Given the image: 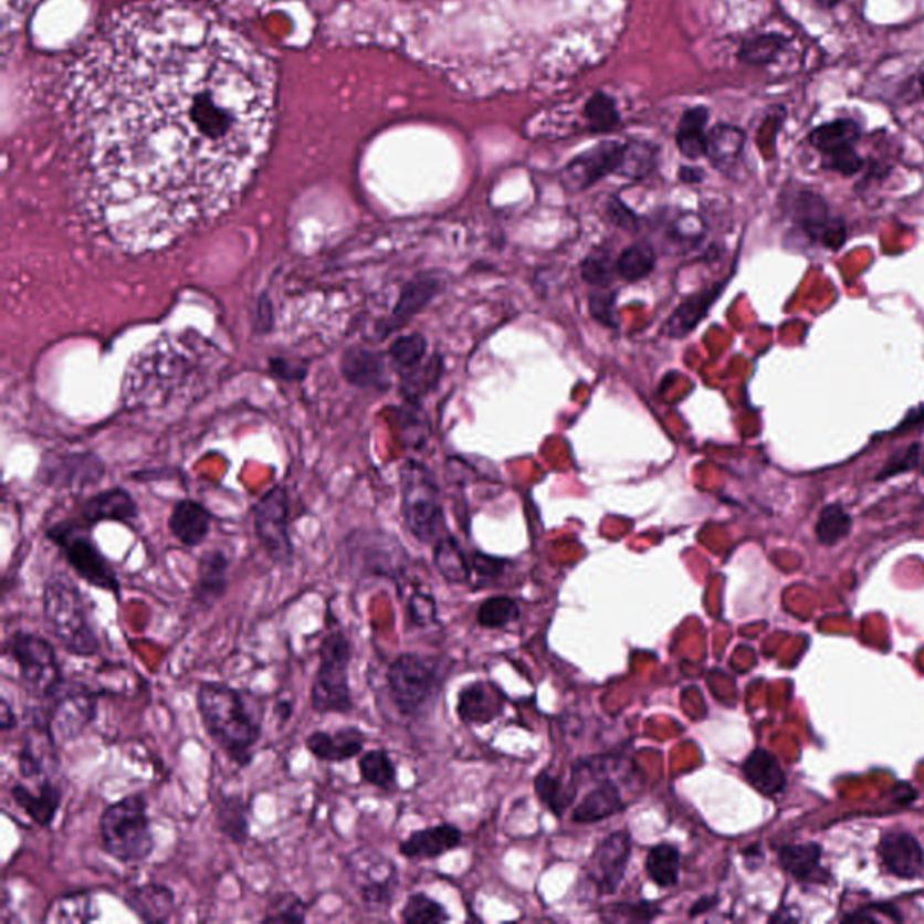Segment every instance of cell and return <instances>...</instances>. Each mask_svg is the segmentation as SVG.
<instances>
[{"mask_svg":"<svg viewBox=\"0 0 924 924\" xmlns=\"http://www.w3.org/2000/svg\"><path fill=\"white\" fill-rule=\"evenodd\" d=\"M279 712H281V721H287L291 717V713H293V704L287 703V701L279 704Z\"/></svg>","mask_w":924,"mask_h":924,"instance_id":"59","label":"cell"},{"mask_svg":"<svg viewBox=\"0 0 924 924\" xmlns=\"http://www.w3.org/2000/svg\"><path fill=\"white\" fill-rule=\"evenodd\" d=\"M728 281L717 282L706 290L697 291L695 295L686 296L664 325V335L675 339L689 336L701 324L704 316L708 315V311L718 301Z\"/></svg>","mask_w":924,"mask_h":924,"instance_id":"23","label":"cell"},{"mask_svg":"<svg viewBox=\"0 0 924 924\" xmlns=\"http://www.w3.org/2000/svg\"><path fill=\"white\" fill-rule=\"evenodd\" d=\"M647 875L661 889H670L679 883L681 872V852L672 843H659L647 855Z\"/></svg>","mask_w":924,"mask_h":924,"instance_id":"33","label":"cell"},{"mask_svg":"<svg viewBox=\"0 0 924 924\" xmlns=\"http://www.w3.org/2000/svg\"><path fill=\"white\" fill-rule=\"evenodd\" d=\"M715 903H717V900H713V897H703V900H699L697 903L690 909V917H697L699 914L708 912Z\"/></svg>","mask_w":924,"mask_h":924,"instance_id":"57","label":"cell"},{"mask_svg":"<svg viewBox=\"0 0 924 924\" xmlns=\"http://www.w3.org/2000/svg\"><path fill=\"white\" fill-rule=\"evenodd\" d=\"M817 4L823 6V8H834L840 0H815Z\"/></svg>","mask_w":924,"mask_h":924,"instance_id":"60","label":"cell"},{"mask_svg":"<svg viewBox=\"0 0 924 924\" xmlns=\"http://www.w3.org/2000/svg\"><path fill=\"white\" fill-rule=\"evenodd\" d=\"M125 905L143 923L161 924L172 920L176 912V894L170 886L159 881H148L133 886L124 895Z\"/></svg>","mask_w":924,"mask_h":924,"instance_id":"20","label":"cell"},{"mask_svg":"<svg viewBox=\"0 0 924 924\" xmlns=\"http://www.w3.org/2000/svg\"><path fill=\"white\" fill-rule=\"evenodd\" d=\"M502 704L498 693L493 692L486 683H473L462 690L459 695V717L468 724H487L501 713Z\"/></svg>","mask_w":924,"mask_h":924,"instance_id":"29","label":"cell"},{"mask_svg":"<svg viewBox=\"0 0 924 924\" xmlns=\"http://www.w3.org/2000/svg\"><path fill=\"white\" fill-rule=\"evenodd\" d=\"M48 536L62 549L65 560L82 580L87 581L91 587L107 590L119 598L122 584H119L116 570L84 529L71 526V524H62L51 529Z\"/></svg>","mask_w":924,"mask_h":924,"instance_id":"10","label":"cell"},{"mask_svg":"<svg viewBox=\"0 0 924 924\" xmlns=\"http://www.w3.org/2000/svg\"><path fill=\"white\" fill-rule=\"evenodd\" d=\"M461 841L462 834L458 827L443 823V826L413 831L407 840L399 843V854L409 860H432V858L443 855L444 852L458 849Z\"/></svg>","mask_w":924,"mask_h":924,"instance_id":"24","label":"cell"},{"mask_svg":"<svg viewBox=\"0 0 924 924\" xmlns=\"http://www.w3.org/2000/svg\"><path fill=\"white\" fill-rule=\"evenodd\" d=\"M706 124H708L706 108L693 107L689 113H684L679 124L678 136H675L679 153L683 154L684 158L699 159L706 156V145H708Z\"/></svg>","mask_w":924,"mask_h":924,"instance_id":"31","label":"cell"},{"mask_svg":"<svg viewBox=\"0 0 924 924\" xmlns=\"http://www.w3.org/2000/svg\"><path fill=\"white\" fill-rule=\"evenodd\" d=\"M921 90H923V94H924V73H923V76H921Z\"/></svg>","mask_w":924,"mask_h":924,"instance_id":"61","label":"cell"},{"mask_svg":"<svg viewBox=\"0 0 924 924\" xmlns=\"http://www.w3.org/2000/svg\"><path fill=\"white\" fill-rule=\"evenodd\" d=\"M618 275L616 270V262L610 261L609 255L605 253H592L587 256L586 261L581 262V276L584 281L592 285H600V287H609Z\"/></svg>","mask_w":924,"mask_h":924,"instance_id":"48","label":"cell"},{"mask_svg":"<svg viewBox=\"0 0 924 924\" xmlns=\"http://www.w3.org/2000/svg\"><path fill=\"white\" fill-rule=\"evenodd\" d=\"M99 843L113 860L133 865L153 855L156 838L143 792H133L105 807L98 821Z\"/></svg>","mask_w":924,"mask_h":924,"instance_id":"4","label":"cell"},{"mask_svg":"<svg viewBox=\"0 0 924 924\" xmlns=\"http://www.w3.org/2000/svg\"><path fill=\"white\" fill-rule=\"evenodd\" d=\"M424 350H427V342L423 336H405L392 345V358L399 367L412 369L413 365H418L423 358Z\"/></svg>","mask_w":924,"mask_h":924,"instance_id":"49","label":"cell"},{"mask_svg":"<svg viewBox=\"0 0 924 924\" xmlns=\"http://www.w3.org/2000/svg\"><path fill=\"white\" fill-rule=\"evenodd\" d=\"M98 914L94 912V901L91 894H67L54 901L50 914L45 920L56 923H91Z\"/></svg>","mask_w":924,"mask_h":924,"instance_id":"38","label":"cell"},{"mask_svg":"<svg viewBox=\"0 0 924 924\" xmlns=\"http://www.w3.org/2000/svg\"><path fill=\"white\" fill-rule=\"evenodd\" d=\"M197 712L208 737L237 767H248L261 743L262 723L251 713L241 690L221 681L197 686Z\"/></svg>","mask_w":924,"mask_h":924,"instance_id":"2","label":"cell"},{"mask_svg":"<svg viewBox=\"0 0 924 924\" xmlns=\"http://www.w3.org/2000/svg\"><path fill=\"white\" fill-rule=\"evenodd\" d=\"M17 724H19V718H17L15 710H13L8 699L2 697V701H0V729H2V733H10L11 729H15Z\"/></svg>","mask_w":924,"mask_h":924,"instance_id":"55","label":"cell"},{"mask_svg":"<svg viewBox=\"0 0 924 924\" xmlns=\"http://www.w3.org/2000/svg\"><path fill=\"white\" fill-rule=\"evenodd\" d=\"M353 643L338 624L330 627L318 644V669L311 684V708L321 715H347L355 710L349 666Z\"/></svg>","mask_w":924,"mask_h":924,"instance_id":"5","label":"cell"},{"mask_svg":"<svg viewBox=\"0 0 924 924\" xmlns=\"http://www.w3.org/2000/svg\"><path fill=\"white\" fill-rule=\"evenodd\" d=\"M787 212L791 216L795 227L829 250H840L846 242V222L834 217L827 207L826 199L811 190H797L789 197Z\"/></svg>","mask_w":924,"mask_h":924,"instance_id":"13","label":"cell"},{"mask_svg":"<svg viewBox=\"0 0 924 924\" xmlns=\"http://www.w3.org/2000/svg\"><path fill=\"white\" fill-rule=\"evenodd\" d=\"M623 150L621 143L603 141L581 153L561 170V187L569 193L584 192L610 174H618Z\"/></svg>","mask_w":924,"mask_h":924,"instance_id":"15","label":"cell"},{"mask_svg":"<svg viewBox=\"0 0 924 924\" xmlns=\"http://www.w3.org/2000/svg\"><path fill=\"white\" fill-rule=\"evenodd\" d=\"M821 849L817 843H804V846H784L778 852V861L787 874L800 881L811 880L821 874L820 869Z\"/></svg>","mask_w":924,"mask_h":924,"instance_id":"35","label":"cell"},{"mask_svg":"<svg viewBox=\"0 0 924 924\" xmlns=\"http://www.w3.org/2000/svg\"><path fill=\"white\" fill-rule=\"evenodd\" d=\"M433 561H435V567L443 575L444 580L452 581V584H464L470 578V567H468L466 558L459 549L458 542L448 538V536L435 544Z\"/></svg>","mask_w":924,"mask_h":924,"instance_id":"39","label":"cell"},{"mask_svg":"<svg viewBox=\"0 0 924 924\" xmlns=\"http://www.w3.org/2000/svg\"><path fill=\"white\" fill-rule=\"evenodd\" d=\"M367 735L356 726H344L335 732L316 729L305 738L307 752L325 764L349 763L364 752Z\"/></svg>","mask_w":924,"mask_h":924,"instance_id":"18","label":"cell"},{"mask_svg":"<svg viewBox=\"0 0 924 924\" xmlns=\"http://www.w3.org/2000/svg\"><path fill=\"white\" fill-rule=\"evenodd\" d=\"M612 914L618 915L621 921H638V923H647V921L654 920L655 915L659 914V906L652 905V903H636V905H629V903H621V905L612 906Z\"/></svg>","mask_w":924,"mask_h":924,"instance_id":"53","label":"cell"},{"mask_svg":"<svg viewBox=\"0 0 924 924\" xmlns=\"http://www.w3.org/2000/svg\"><path fill=\"white\" fill-rule=\"evenodd\" d=\"M681 179L684 182H699L703 179V172L695 170V168H681Z\"/></svg>","mask_w":924,"mask_h":924,"instance_id":"58","label":"cell"},{"mask_svg":"<svg viewBox=\"0 0 924 924\" xmlns=\"http://www.w3.org/2000/svg\"><path fill=\"white\" fill-rule=\"evenodd\" d=\"M56 744L59 741L48 728L42 715L36 712L31 721L30 732L25 733L19 755H17L20 777L30 783L40 784L59 771L60 757Z\"/></svg>","mask_w":924,"mask_h":924,"instance_id":"16","label":"cell"},{"mask_svg":"<svg viewBox=\"0 0 924 924\" xmlns=\"http://www.w3.org/2000/svg\"><path fill=\"white\" fill-rule=\"evenodd\" d=\"M746 134L735 125L721 124L708 133L706 158L721 172H732L743 158Z\"/></svg>","mask_w":924,"mask_h":924,"instance_id":"28","label":"cell"},{"mask_svg":"<svg viewBox=\"0 0 924 924\" xmlns=\"http://www.w3.org/2000/svg\"><path fill=\"white\" fill-rule=\"evenodd\" d=\"M387 686L398 712L416 717L438 692V666L423 655H398L387 670Z\"/></svg>","mask_w":924,"mask_h":924,"instance_id":"9","label":"cell"},{"mask_svg":"<svg viewBox=\"0 0 924 924\" xmlns=\"http://www.w3.org/2000/svg\"><path fill=\"white\" fill-rule=\"evenodd\" d=\"M275 99L264 54L210 11L154 0L114 13L64 82L91 224L139 253L219 219L266 158Z\"/></svg>","mask_w":924,"mask_h":924,"instance_id":"1","label":"cell"},{"mask_svg":"<svg viewBox=\"0 0 924 924\" xmlns=\"http://www.w3.org/2000/svg\"><path fill=\"white\" fill-rule=\"evenodd\" d=\"M255 529L259 542L271 560L281 566L293 561V542L287 529V506L284 495L271 493L259 504L255 516Z\"/></svg>","mask_w":924,"mask_h":924,"instance_id":"17","label":"cell"},{"mask_svg":"<svg viewBox=\"0 0 924 924\" xmlns=\"http://www.w3.org/2000/svg\"><path fill=\"white\" fill-rule=\"evenodd\" d=\"M85 516L93 524L102 521L128 522L136 516V506H134L133 498L125 493H104L87 504Z\"/></svg>","mask_w":924,"mask_h":924,"instance_id":"37","label":"cell"},{"mask_svg":"<svg viewBox=\"0 0 924 924\" xmlns=\"http://www.w3.org/2000/svg\"><path fill=\"white\" fill-rule=\"evenodd\" d=\"M99 693L91 690L87 684L78 681H67L51 695L42 712L48 728L59 743H71L82 737L98 715Z\"/></svg>","mask_w":924,"mask_h":924,"instance_id":"8","label":"cell"},{"mask_svg":"<svg viewBox=\"0 0 924 924\" xmlns=\"http://www.w3.org/2000/svg\"><path fill=\"white\" fill-rule=\"evenodd\" d=\"M42 610L54 638L74 658L99 654V638L91 620L87 601L80 587L65 575H53L45 580Z\"/></svg>","mask_w":924,"mask_h":924,"instance_id":"3","label":"cell"},{"mask_svg":"<svg viewBox=\"0 0 924 924\" xmlns=\"http://www.w3.org/2000/svg\"><path fill=\"white\" fill-rule=\"evenodd\" d=\"M655 267V253L647 244H632L624 248L616 261L618 276L627 282H638L649 276Z\"/></svg>","mask_w":924,"mask_h":924,"instance_id":"42","label":"cell"},{"mask_svg":"<svg viewBox=\"0 0 924 924\" xmlns=\"http://www.w3.org/2000/svg\"><path fill=\"white\" fill-rule=\"evenodd\" d=\"M860 138V125L851 118L832 119L812 128L809 134L811 147L821 154V167L846 178L860 172L865 165L855 150Z\"/></svg>","mask_w":924,"mask_h":924,"instance_id":"12","label":"cell"},{"mask_svg":"<svg viewBox=\"0 0 924 924\" xmlns=\"http://www.w3.org/2000/svg\"><path fill=\"white\" fill-rule=\"evenodd\" d=\"M345 871L349 875L350 885L358 892L361 905L369 912H385L392 905L399 878L398 869L387 855L359 849L347 855Z\"/></svg>","mask_w":924,"mask_h":924,"instance_id":"11","label":"cell"},{"mask_svg":"<svg viewBox=\"0 0 924 924\" xmlns=\"http://www.w3.org/2000/svg\"><path fill=\"white\" fill-rule=\"evenodd\" d=\"M407 610H409L410 621L413 624H418V627H424V624L432 623L435 620V603H433L432 598L428 595L413 592L410 596Z\"/></svg>","mask_w":924,"mask_h":924,"instance_id":"51","label":"cell"},{"mask_svg":"<svg viewBox=\"0 0 924 924\" xmlns=\"http://www.w3.org/2000/svg\"><path fill=\"white\" fill-rule=\"evenodd\" d=\"M210 524H212V515L207 512V507L192 501L179 502L178 506L174 507L172 515H170V532L181 542L182 546L193 547L201 546L208 533H210Z\"/></svg>","mask_w":924,"mask_h":924,"instance_id":"26","label":"cell"},{"mask_svg":"<svg viewBox=\"0 0 924 924\" xmlns=\"http://www.w3.org/2000/svg\"><path fill=\"white\" fill-rule=\"evenodd\" d=\"M621 792L612 780H603L600 786L595 787L584 800L578 804L573 820L581 823H595L612 817L616 812L623 811Z\"/></svg>","mask_w":924,"mask_h":924,"instance_id":"30","label":"cell"},{"mask_svg":"<svg viewBox=\"0 0 924 924\" xmlns=\"http://www.w3.org/2000/svg\"><path fill=\"white\" fill-rule=\"evenodd\" d=\"M401 920L407 924H441L450 920L447 910L430 895L418 892L409 895L401 910Z\"/></svg>","mask_w":924,"mask_h":924,"instance_id":"44","label":"cell"},{"mask_svg":"<svg viewBox=\"0 0 924 924\" xmlns=\"http://www.w3.org/2000/svg\"><path fill=\"white\" fill-rule=\"evenodd\" d=\"M586 118L592 133H607L618 125V111L615 99L605 93H596L587 102Z\"/></svg>","mask_w":924,"mask_h":924,"instance_id":"47","label":"cell"},{"mask_svg":"<svg viewBox=\"0 0 924 924\" xmlns=\"http://www.w3.org/2000/svg\"><path fill=\"white\" fill-rule=\"evenodd\" d=\"M787 44H789V39L780 35V33H760V35H753L744 40L738 48L737 56L743 64L763 67V65L777 62Z\"/></svg>","mask_w":924,"mask_h":924,"instance_id":"34","label":"cell"},{"mask_svg":"<svg viewBox=\"0 0 924 924\" xmlns=\"http://www.w3.org/2000/svg\"><path fill=\"white\" fill-rule=\"evenodd\" d=\"M403 484V516L410 533L421 544H438L443 536V510L439 487L432 475L409 462L401 472Z\"/></svg>","mask_w":924,"mask_h":924,"instance_id":"7","label":"cell"},{"mask_svg":"<svg viewBox=\"0 0 924 924\" xmlns=\"http://www.w3.org/2000/svg\"><path fill=\"white\" fill-rule=\"evenodd\" d=\"M883 865L901 880H915L924 871V855L914 836L909 832H890L878 847Z\"/></svg>","mask_w":924,"mask_h":924,"instance_id":"21","label":"cell"},{"mask_svg":"<svg viewBox=\"0 0 924 924\" xmlns=\"http://www.w3.org/2000/svg\"><path fill=\"white\" fill-rule=\"evenodd\" d=\"M658 162V148L650 143L630 141L624 145L618 174L623 178L643 179L649 176Z\"/></svg>","mask_w":924,"mask_h":924,"instance_id":"40","label":"cell"},{"mask_svg":"<svg viewBox=\"0 0 924 924\" xmlns=\"http://www.w3.org/2000/svg\"><path fill=\"white\" fill-rule=\"evenodd\" d=\"M216 827L233 846H246L251 836L248 801L239 795H219L216 800Z\"/></svg>","mask_w":924,"mask_h":924,"instance_id":"25","label":"cell"},{"mask_svg":"<svg viewBox=\"0 0 924 924\" xmlns=\"http://www.w3.org/2000/svg\"><path fill=\"white\" fill-rule=\"evenodd\" d=\"M11 798L36 826L50 829L62 807L64 795L60 786L51 778H45L44 783L36 784V791L25 784H15L11 787Z\"/></svg>","mask_w":924,"mask_h":924,"instance_id":"22","label":"cell"},{"mask_svg":"<svg viewBox=\"0 0 924 924\" xmlns=\"http://www.w3.org/2000/svg\"><path fill=\"white\" fill-rule=\"evenodd\" d=\"M230 558L227 553H204L197 566L196 584L192 587V603L204 609H213L228 595L230 589Z\"/></svg>","mask_w":924,"mask_h":924,"instance_id":"19","label":"cell"},{"mask_svg":"<svg viewBox=\"0 0 924 924\" xmlns=\"http://www.w3.org/2000/svg\"><path fill=\"white\" fill-rule=\"evenodd\" d=\"M307 905L295 892H279L271 897L262 923L302 924L307 921Z\"/></svg>","mask_w":924,"mask_h":924,"instance_id":"43","label":"cell"},{"mask_svg":"<svg viewBox=\"0 0 924 924\" xmlns=\"http://www.w3.org/2000/svg\"><path fill=\"white\" fill-rule=\"evenodd\" d=\"M536 795L544 806L549 807L556 817H561L575 798L576 789L561 784L560 778L552 777L549 773H540L535 780Z\"/></svg>","mask_w":924,"mask_h":924,"instance_id":"46","label":"cell"},{"mask_svg":"<svg viewBox=\"0 0 924 924\" xmlns=\"http://www.w3.org/2000/svg\"><path fill=\"white\" fill-rule=\"evenodd\" d=\"M920 461V447L914 444L905 453H894V458L886 462L878 479L894 477L897 473L909 472Z\"/></svg>","mask_w":924,"mask_h":924,"instance_id":"52","label":"cell"},{"mask_svg":"<svg viewBox=\"0 0 924 924\" xmlns=\"http://www.w3.org/2000/svg\"><path fill=\"white\" fill-rule=\"evenodd\" d=\"M632 852L629 832H612L596 846L587 863V878L601 895H612L623 883Z\"/></svg>","mask_w":924,"mask_h":924,"instance_id":"14","label":"cell"},{"mask_svg":"<svg viewBox=\"0 0 924 924\" xmlns=\"http://www.w3.org/2000/svg\"><path fill=\"white\" fill-rule=\"evenodd\" d=\"M4 654L15 661L20 684L30 697L48 701L65 683L56 649L44 636L15 630L6 638Z\"/></svg>","mask_w":924,"mask_h":924,"instance_id":"6","label":"cell"},{"mask_svg":"<svg viewBox=\"0 0 924 924\" xmlns=\"http://www.w3.org/2000/svg\"><path fill=\"white\" fill-rule=\"evenodd\" d=\"M25 0H4V30L8 28L11 17L17 19L20 17V11L24 8Z\"/></svg>","mask_w":924,"mask_h":924,"instance_id":"56","label":"cell"},{"mask_svg":"<svg viewBox=\"0 0 924 924\" xmlns=\"http://www.w3.org/2000/svg\"><path fill=\"white\" fill-rule=\"evenodd\" d=\"M359 777L365 784L378 787L381 791L392 792L398 789V769L385 749H370L358 757Z\"/></svg>","mask_w":924,"mask_h":924,"instance_id":"32","label":"cell"},{"mask_svg":"<svg viewBox=\"0 0 924 924\" xmlns=\"http://www.w3.org/2000/svg\"><path fill=\"white\" fill-rule=\"evenodd\" d=\"M441 285H443L441 284V279L438 275H432V273L418 276L416 281L410 282L405 287L401 301H399L398 307H396V316L401 318V321H407L410 316L419 313V311L423 309L424 305L432 302L433 296L438 295L439 291H441Z\"/></svg>","mask_w":924,"mask_h":924,"instance_id":"36","label":"cell"},{"mask_svg":"<svg viewBox=\"0 0 924 924\" xmlns=\"http://www.w3.org/2000/svg\"><path fill=\"white\" fill-rule=\"evenodd\" d=\"M590 315L595 316L596 321L607 325V327H618V318H616V293L600 287L598 291H592L589 296Z\"/></svg>","mask_w":924,"mask_h":924,"instance_id":"50","label":"cell"},{"mask_svg":"<svg viewBox=\"0 0 924 924\" xmlns=\"http://www.w3.org/2000/svg\"><path fill=\"white\" fill-rule=\"evenodd\" d=\"M609 213L618 227L624 228V230H634L636 217L620 201H616L615 199V201L610 202Z\"/></svg>","mask_w":924,"mask_h":924,"instance_id":"54","label":"cell"},{"mask_svg":"<svg viewBox=\"0 0 924 924\" xmlns=\"http://www.w3.org/2000/svg\"><path fill=\"white\" fill-rule=\"evenodd\" d=\"M852 529V518L846 512V507L838 504H829L821 510L817 522V538L823 546H836L838 542L849 536Z\"/></svg>","mask_w":924,"mask_h":924,"instance_id":"41","label":"cell"},{"mask_svg":"<svg viewBox=\"0 0 924 924\" xmlns=\"http://www.w3.org/2000/svg\"><path fill=\"white\" fill-rule=\"evenodd\" d=\"M518 616H521V609L515 600L507 596H495L481 605L477 621L484 629H502L518 620Z\"/></svg>","mask_w":924,"mask_h":924,"instance_id":"45","label":"cell"},{"mask_svg":"<svg viewBox=\"0 0 924 924\" xmlns=\"http://www.w3.org/2000/svg\"><path fill=\"white\" fill-rule=\"evenodd\" d=\"M744 777L757 791L773 797L786 789L787 778L783 766L771 752L758 747L744 760Z\"/></svg>","mask_w":924,"mask_h":924,"instance_id":"27","label":"cell"}]
</instances>
